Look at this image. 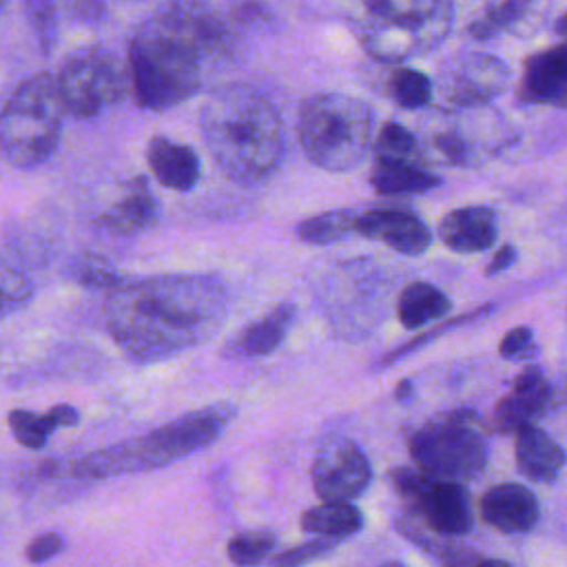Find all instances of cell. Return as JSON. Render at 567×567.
<instances>
[{"instance_id": "f35d334b", "label": "cell", "mask_w": 567, "mask_h": 567, "mask_svg": "<svg viewBox=\"0 0 567 567\" xmlns=\"http://www.w3.org/2000/svg\"><path fill=\"white\" fill-rule=\"evenodd\" d=\"M49 412H51V416H53L58 430H60V427H73V425H78V421H80V412H78L73 405H69V403H58V405H53Z\"/></svg>"}, {"instance_id": "1f68e13d", "label": "cell", "mask_w": 567, "mask_h": 567, "mask_svg": "<svg viewBox=\"0 0 567 567\" xmlns=\"http://www.w3.org/2000/svg\"><path fill=\"white\" fill-rule=\"evenodd\" d=\"M275 534L266 529L241 532L228 543V558L235 565H257L266 560L275 549Z\"/></svg>"}, {"instance_id": "e575fe53", "label": "cell", "mask_w": 567, "mask_h": 567, "mask_svg": "<svg viewBox=\"0 0 567 567\" xmlns=\"http://www.w3.org/2000/svg\"><path fill=\"white\" fill-rule=\"evenodd\" d=\"M532 328L527 326H516L512 328L498 343V354L503 359H523V357H532L536 352L534 348V339H532Z\"/></svg>"}, {"instance_id": "836d02e7", "label": "cell", "mask_w": 567, "mask_h": 567, "mask_svg": "<svg viewBox=\"0 0 567 567\" xmlns=\"http://www.w3.org/2000/svg\"><path fill=\"white\" fill-rule=\"evenodd\" d=\"M27 13L44 47L55 38V2L53 0H27Z\"/></svg>"}, {"instance_id": "d590c367", "label": "cell", "mask_w": 567, "mask_h": 567, "mask_svg": "<svg viewBox=\"0 0 567 567\" xmlns=\"http://www.w3.org/2000/svg\"><path fill=\"white\" fill-rule=\"evenodd\" d=\"M64 549V540L55 532H47L42 536H35L27 545V560L29 563H47L49 558L58 556Z\"/></svg>"}, {"instance_id": "8fae6325", "label": "cell", "mask_w": 567, "mask_h": 567, "mask_svg": "<svg viewBox=\"0 0 567 567\" xmlns=\"http://www.w3.org/2000/svg\"><path fill=\"white\" fill-rule=\"evenodd\" d=\"M370 478L368 456L348 439L323 443L315 456L312 487L321 501H350L370 485Z\"/></svg>"}, {"instance_id": "9a60e30c", "label": "cell", "mask_w": 567, "mask_h": 567, "mask_svg": "<svg viewBox=\"0 0 567 567\" xmlns=\"http://www.w3.org/2000/svg\"><path fill=\"white\" fill-rule=\"evenodd\" d=\"M159 213V204L151 190V184L144 175H135L133 179L124 182L117 195L102 208L97 215V224L120 237L137 235L146 230Z\"/></svg>"}, {"instance_id": "d6986e66", "label": "cell", "mask_w": 567, "mask_h": 567, "mask_svg": "<svg viewBox=\"0 0 567 567\" xmlns=\"http://www.w3.org/2000/svg\"><path fill=\"white\" fill-rule=\"evenodd\" d=\"M439 237L454 252H483L496 239V215L487 206L450 210L439 224Z\"/></svg>"}, {"instance_id": "b9f144b4", "label": "cell", "mask_w": 567, "mask_h": 567, "mask_svg": "<svg viewBox=\"0 0 567 567\" xmlns=\"http://www.w3.org/2000/svg\"><path fill=\"white\" fill-rule=\"evenodd\" d=\"M4 13V0H0V16Z\"/></svg>"}, {"instance_id": "3957f363", "label": "cell", "mask_w": 567, "mask_h": 567, "mask_svg": "<svg viewBox=\"0 0 567 567\" xmlns=\"http://www.w3.org/2000/svg\"><path fill=\"white\" fill-rule=\"evenodd\" d=\"M199 126L219 168L239 184H257L281 164V120L250 86L230 84L215 91L199 111Z\"/></svg>"}, {"instance_id": "d6a6232c", "label": "cell", "mask_w": 567, "mask_h": 567, "mask_svg": "<svg viewBox=\"0 0 567 567\" xmlns=\"http://www.w3.org/2000/svg\"><path fill=\"white\" fill-rule=\"evenodd\" d=\"M337 547V538H330V536H321V538H315L310 543H303L299 547H292V549H286L277 556L270 558L272 565H301V563H308L312 558H319L328 551H332Z\"/></svg>"}, {"instance_id": "60d3db41", "label": "cell", "mask_w": 567, "mask_h": 567, "mask_svg": "<svg viewBox=\"0 0 567 567\" xmlns=\"http://www.w3.org/2000/svg\"><path fill=\"white\" fill-rule=\"evenodd\" d=\"M556 31L565 38V44H567V11L563 13V18L558 20V24H556Z\"/></svg>"}, {"instance_id": "4dcf8cb0", "label": "cell", "mask_w": 567, "mask_h": 567, "mask_svg": "<svg viewBox=\"0 0 567 567\" xmlns=\"http://www.w3.org/2000/svg\"><path fill=\"white\" fill-rule=\"evenodd\" d=\"M374 153L377 157L383 159H412L419 153V142L410 128H405L399 122H385L377 135L374 142Z\"/></svg>"}, {"instance_id": "7402d4cb", "label": "cell", "mask_w": 567, "mask_h": 567, "mask_svg": "<svg viewBox=\"0 0 567 567\" xmlns=\"http://www.w3.org/2000/svg\"><path fill=\"white\" fill-rule=\"evenodd\" d=\"M538 18H543L540 0H489L483 18L470 24V33L478 40H487L503 31L520 33Z\"/></svg>"}, {"instance_id": "4fadbf2b", "label": "cell", "mask_w": 567, "mask_h": 567, "mask_svg": "<svg viewBox=\"0 0 567 567\" xmlns=\"http://www.w3.org/2000/svg\"><path fill=\"white\" fill-rule=\"evenodd\" d=\"M551 385L538 368H525L512 383V392L505 394L492 414V430L501 434H516L532 425L549 405Z\"/></svg>"}, {"instance_id": "83f0119b", "label": "cell", "mask_w": 567, "mask_h": 567, "mask_svg": "<svg viewBox=\"0 0 567 567\" xmlns=\"http://www.w3.org/2000/svg\"><path fill=\"white\" fill-rule=\"evenodd\" d=\"M33 297V284L22 268L0 252V319L22 310Z\"/></svg>"}, {"instance_id": "52a82bcc", "label": "cell", "mask_w": 567, "mask_h": 567, "mask_svg": "<svg viewBox=\"0 0 567 567\" xmlns=\"http://www.w3.org/2000/svg\"><path fill=\"white\" fill-rule=\"evenodd\" d=\"M64 113L53 75L22 80L0 111V148L7 162L22 171L44 164L60 144Z\"/></svg>"}, {"instance_id": "5bb4252c", "label": "cell", "mask_w": 567, "mask_h": 567, "mask_svg": "<svg viewBox=\"0 0 567 567\" xmlns=\"http://www.w3.org/2000/svg\"><path fill=\"white\" fill-rule=\"evenodd\" d=\"M354 233L383 241L396 252L403 255H423L432 244L430 228L408 210L396 208H374L359 213L354 217Z\"/></svg>"}, {"instance_id": "d4e9b609", "label": "cell", "mask_w": 567, "mask_h": 567, "mask_svg": "<svg viewBox=\"0 0 567 567\" xmlns=\"http://www.w3.org/2000/svg\"><path fill=\"white\" fill-rule=\"evenodd\" d=\"M299 525L303 532L339 540L357 534L363 525V516L348 501H323L321 505L306 509Z\"/></svg>"}, {"instance_id": "7a4b0ae2", "label": "cell", "mask_w": 567, "mask_h": 567, "mask_svg": "<svg viewBox=\"0 0 567 567\" xmlns=\"http://www.w3.org/2000/svg\"><path fill=\"white\" fill-rule=\"evenodd\" d=\"M224 42L221 27L188 9L144 22L128 44L131 91L142 109L166 111L193 97L202 84V60Z\"/></svg>"}, {"instance_id": "44dd1931", "label": "cell", "mask_w": 567, "mask_h": 567, "mask_svg": "<svg viewBox=\"0 0 567 567\" xmlns=\"http://www.w3.org/2000/svg\"><path fill=\"white\" fill-rule=\"evenodd\" d=\"M295 319V306L281 303L261 319L248 323L235 339L228 343V352L237 357H264L272 352L284 337L288 334Z\"/></svg>"}, {"instance_id": "e0dca14e", "label": "cell", "mask_w": 567, "mask_h": 567, "mask_svg": "<svg viewBox=\"0 0 567 567\" xmlns=\"http://www.w3.org/2000/svg\"><path fill=\"white\" fill-rule=\"evenodd\" d=\"M483 518L505 534L529 532L538 523L536 496L518 483H501L485 492L481 501Z\"/></svg>"}, {"instance_id": "8992f818", "label": "cell", "mask_w": 567, "mask_h": 567, "mask_svg": "<svg viewBox=\"0 0 567 567\" xmlns=\"http://www.w3.org/2000/svg\"><path fill=\"white\" fill-rule=\"evenodd\" d=\"M297 135L312 164L330 173H346L359 166L370 148L372 113L352 95H312L299 109Z\"/></svg>"}, {"instance_id": "ab89813d", "label": "cell", "mask_w": 567, "mask_h": 567, "mask_svg": "<svg viewBox=\"0 0 567 567\" xmlns=\"http://www.w3.org/2000/svg\"><path fill=\"white\" fill-rule=\"evenodd\" d=\"M410 392H412V381L410 379H403L399 385H396V399H405V396H410Z\"/></svg>"}, {"instance_id": "ffe728a7", "label": "cell", "mask_w": 567, "mask_h": 567, "mask_svg": "<svg viewBox=\"0 0 567 567\" xmlns=\"http://www.w3.org/2000/svg\"><path fill=\"white\" fill-rule=\"evenodd\" d=\"M516 467L523 476L536 483L554 481L565 467V450L540 427L534 423L518 430L516 434Z\"/></svg>"}, {"instance_id": "74e56055", "label": "cell", "mask_w": 567, "mask_h": 567, "mask_svg": "<svg viewBox=\"0 0 567 567\" xmlns=\"http://www.w3.org/2000/svg\"><path fill=\"white\" fill-rule=\"evenodd\" d=\"M514 261H516V248H514L512 244H505V246L498 248L496 255L492 257L489 266L485 268V275H489V277H492V275H498V272L507 270Z\"/></svg>"}, {"instance_id": "6da1fadb", "label": "cell", "mask_w": 567, "mask_h": 567, "mask_svg": "<svg viewBox=\"0 0 567 567\" xmlns=\"http://www.w3.org/2000/svg\"><path fill=\"white\" fill-rule=\"evenodd\" d=\"M228 295L213 275H153L111 290L104 317L120 352L157 363L210 339L224 323Z\"/></svg>"}, {"instance_id": "2e32d148", "label": "cell", "mask_w": 567, "mask_h": 567, "mask_svg": "<svg viewBox=\"0 0 567 567\" xmlns=\"http://www.w3.org/2000/svg\"><path fill=\"white\" fill-rule=\"evenodd\" d=\"M518 95L523 102L567 106V44L527 58Z\"/></svg>"}, {"instance_id": "7c38bea8", "label": "cell", "mask_w": 567, "mask_h": 567, "mask_svg": "<svg viewBox=\"0 0 567 567\" xmlns=\"http://www.w3.org/2000/svg\"><path fill=\"white\" fill-rule=\"evenodd\" d=\"M509 80L503 60L487 53H470L454 60L441 75V95L454 106H478L496 97Z\"/></svg>"}, {"instance_id": "cb8c5ba5", "label": "cell", "mask_w": 567, "mask_h": 567, "mask_svg": "<svg viewBox=\"0 0 567 567\" xmlns=\"http://www.w3.org/2000/svg\"><path fill=\"white\" fill-rule=\"evenodd\" d=\"M450 308H452L450 297L443 290L425 281H414L403 288L396 312L403 328L416 330V328H423L425 323L439 321L450 312Z\"/></svg>"}, {"instance_id": "8d00e7d4", "label": "cell", "mask_w": 567, "mask_h": 567, "mask_svg": "<svg viewBox=\"0 0 567 567\" xmlns=\"http://www.w3.org/2000/svg\"><path fill=\"white\" fill-rule=\"evenodd\" d=\"M434 146L454 164H465L470 159V148L467 142L463 137H458L456 133L447 131V133H439L434 137Z\"/></svg>"}, {"instance_id": "277c9868", "label": "cell", "mask_w": 567, "mask_h": 567, "mask_svg": "<svg viewBox=\"0 0 567 567\" xmlns=\"http://www.w3.org/2000/svg\"><path fill=\"white\" fill-rule=\"evenodd\" d=\"M235 416L233 403L186 412L146 434L93 450L73 465L80 478H113L151 472L208 447Z\"/></svg>"}, {"instance_id": "5b68a950", "label": "cell", "mask_w": 567, "mask_h": 567, "mask_svg": "<svg viewBox=\"0 0 567 567\" xmlns=\"http://www.w3.org/2000/svg\"><path fill=\"white\" fill-rule=\"evenodd\" d=\"M354 31L381 62H401L439 47L452 27L450 0H357Z\"/></svg>"}, {"instance_id": "484cf974", "label": "cell", "mask_w": 567, "mask_h": 567, "mask_svg": "<svg viewBox=\"0 0 567 567\" xmlns=\"http://www.w3.org/2000/svg\"><path fill=\"white\" fill-rule=\"evenodd\" d=\"M66 279H71L78 286L93 288V290H113L120 284L126 281V275L120 272L106 257L93 255V252H82L75 255L64 270Z\"/></svg>"}, {"instance_id": "f546056e", "label": "cell", "mask_w": 567, "mask_h": 567, "mask_svg": "<svg viewBox=\"0 0 567 567\" xmlns=\"http://www.w3.org/2000/svg\"><path fill=\"white\" fill-rule=\"evenodd\" d=\"M9 427H11V434L16 436V441L29 450L44 447L49 436L58 430L51 412L35 414L29 410H11Z\"/></svg>"}, {"instance_id": "30bf717a", "label": "cell", "mask_w": 567, "mask_h": 567, "mask_svg": "<svg viewBox=\"0 0 567 567\" xmlns=\"http://www.w3.org/2000/svg\"><path fill=\"white\" fill-rule=\"evenodd\" d=\"M390 481L430 532L447 538L470 532L472 503L461 481L439 478L421 467H394Z\"/></svg>"}, {"instance_id": "ba28073f", "label": "cell", "mask_w": 567, "mask_h": 567, "mask_svg": "<svg viewBox=\"0 0 567 567\" xmlns=\"http://www.w3.org/2000/svg\"><path fill=\"white\" fill-rule=\"evenodd\" d=\"M416 465L439 478L467 481L487 465V443L474 412H452L423 425L410 439Z\"/></svg>"}, {"instance_id": "f1b7e54d", "label": "cell", "mask_w": 567, "mask_h": 567, "mask_svg": "<svg viewBox=\"0 0 567 567\" xmlns=\"http://www.w3.org/2000/svg\"><path fill=\"white\" fill-rule=\"evenodd\" d=\"M388 86L392 100L403 109H421L432 100V80L416 69H396Z\"/></svg>"}, {"instance_id": "603a6c76", "label": "cell", "mask_w": 567, "mask_h": 567, "mask_svg": "<svg viewBox=\"0 0 567 567\" xmlns=\"http://www.w3.org/2000/svg\"><path fill=\"white\" fill-rule=\"evenodd\" d=\"M370 184L381 195H403V193L430 190L439 186L441 179L423 171L416 162L377 157L370 171Z\"/></svg>"}, {"instance_id": "4316f807", "label": "cell", "mask_w": 567, "mask_h": 567, "mask_svg": "<svg viewBox=\"0 0 567 567\" xmlns=\"http://www.w3.org/2000/svg\"><path fill=\"white\" fill-rule=\"evenodd\" d=\"M354 213L350 210H326L315 217L303 219L297 226V235L306 244L323 246V244H334L350 233H354Z\"/></svg>"}, {"instance_id": "ac0fdd59", "label": "cell", "mask_w": 567, "mask_h": 567, "mask_svg": "<svg viewBox=\"0 0 567 567\" xmlns=\"http://www.w3.org/2000/svg\"><path fill=\"white\" fill-rule=\"evenodd\" d=\"M146 162L157 182L171 190L188 193L199 179V157L182 142L155 135L146 146Z\"/></svg>"}, {"instance_id": "9c48e42d", "label": "cell", "mask_w": 567, "mask_h": 567, "mask_svg": "<svg viewBox=\"0 0 567 567\" xmlns=\"http://www.w3.org/2000/svg\"><path fill=\"white\" fill-rule=\"evenodd\" d=\"M55 80L66 113L78 120L100 115L104 109L120 104L131 91L128 64L102 47L69 55Z\"/></svg>"}]
</instances>
